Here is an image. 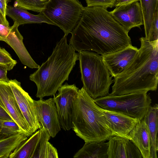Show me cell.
<instances>
[{"label": "cell", "mask_w": 158, "mask_h": 158, "mask_svg": "<svg viewBox=\"0 0 158 158\" xmlns=\"http://www.w3.org/2000/svg\"><path fill=\"white\" fill-rule=\"evenodd\" d=\"M143 18L145 38L150 41L154 19L158 12V0H139Z\"/></svg>", "instance_id": "obj_20"}, {"label": "cell", "mask_w": 158, "mask_h": 158, "mask_svg": "<svg viewBox=\"0 0 158 158\" xmlns=\"http://www.w3.org/2000/svg\"><path fill=\"white\" fill-rule=\"evenodd\" d=\"M78 90L75 84L66 83L59 88L58 93L54 96L60 127L65 131L73 128V102Z\"/></svg>", "instance_id": "obj_8"}, {"label": "cell", "mask_w": 158, "mask_h": 158, "mask_svg": "<svg viewBox=\"0 0 158 158\" xmlns=\"http://www.w3.org/2000/svg\"><path fill=\"white\" fill-rule=\"evenodd\" d=\"M138 1H139V0H116L114 6L116 7Z\"/></svg>", "instance_id": "obj_33"}, {"label": "cell", "mask_w": 158, "mask_h": 158, "mask_svg": "<svg viewBox=\"0 0 158 158\" xmlns=\"http://www.w3.org/2000/svg\"><path fill=\"white\" fill-rule=\"evenodd\" d=\"M6 15L19 26L26 24L41 23L55 25L42 12H39L37 15H34L29 12L27 10L17 6L7 5Z\"/></svg>", "instance_id": "obj_18"}, {"label": "cell", "mask_w": 158, "mask_h": 158, "mask_svg": "<svg viewBox=\"0 0 158 158\" xmlns=\"http://www.w3.org/2000/svg\"><path fill=\"white\" fill-rule=\"evenodd\" d=\"M19 26L16 22L11 27L0 24V37L14 49L23 64L31 69H38L40 65L33 59L23 44V36L18 29Z\"/></svg>", "instance_id": "obj_9"}, {"label": "cell", "mask_w": 158, "mask_h": 158, "mask_svg": "<svg viewBox=\"0 0 158 158\" xmlns=\"http://www.w3.org/2000/svg\"><path fill=\"white\" fill-rule=\"evenodd\" d=\"M99 109L107 122L112 136L129 139V133L140 120L122 113L105 109L100 107Z\"/></svg>", "instance_id": "obj_14"}, {"label": "cell", "mask_w": 158, "mask_h": 158, "mask_svg": "<svg viewBox=\"0 0 158 158\" xmlns=\"http://www.w3.org/2000/svg\"><path fill=\"white\" fill-rule=\"evenodd\" d=\"M69 41L75 51L95 52L101 56L120 50L132 45L126 31L107 9L84 7L77 25Z\"/></svg>", "instance_id": "obj_1"}, {"label": "cell", "mask_w": 158, "mask_h": 158, "mask_svg": "<svg viewBox=\"0 0 158 158\" xmlns=\"http://www.w3.org/2000/svg\"><path fill=\"white\" fill-rule=\"evenodd\" d=\"M0 106L18 125L28 137L32 134L19 107L9 82L0 81Z\"/></svg>", "instance_id": "obj_12"}, {"label": "cell", "mask_w": 158, "mask_h": 158, "mask_svg": "<svg viewBox=\"0 0 158 158\" xmlns=\"http://www.w3.org/2000/svg\"><path fill=\"white\" fill-rule=\"evenodd\" d=\"M78 60V54L68 44L67 36L64 35L56 43L47 60L29 76L37 86L36 97L43 98L55 95L64 81H68Z\"/></svg>", "instance_id": "obj_3"}, {"label": "cell", "mask_w": 158, "mask_h": 158, "mask_svg": "<svg viewBox=\"0 0 158 158\" xmlns=\"http://www.w3.org/2000/svg\"><path fill=\"white\" fill-rule=\"evenodd\" d=\"M20 132L23 133L14 120L0 119V135H12Z\"/></svg>", "instance_id": "obj_26"}, {"label": "cell", "mask_w": 158, "mask_h": 158, "mask_svg": "<svg viewBox=\"0 0 158 158\" xmlns=\"http://www.w3.org/2000/svg\"><path fill=\"white\" fill-rule=\"evenodd\" d=\"M143 119L149 129L151 141V158H157L158 140V105L155 104L149 107Z\"/></svg>", "instance_id": "obj_19"}, {"label": "cell", "mask_w": 158, "mask_h": 158, "mask_svg": "<svg viewBox=\"0 0 158 158\" xmlns=\"http://www.w3.org/2000/svg\"><path fill=\"white\" fill-rule=\"evenodd\" d=\"M15 1L16 2L17 6L27 10L38 12H42L43 11L48 1L42 0H15Z\"/></svg>", "instance_id": "obj_25"}, {"label": "cell", "mask_w": 158, "mask_h": 158, "mask_svg": "<svg viewBox=\"0 0 158 158\" xmlns=\"http://www.w3.org/2000/svg\"><path fill=\"white\" fill-rule=\"evenodd\" d=\"M94 100L101 108L122 113L140 120L143 118L152 103L150 96L145 92L121 95H108Z\"/></svg>", "instance_id": "obj_6"}, {"label": "cell", "mask_w": 158, "mask_h": 158, "mask_svg": "<svg viewBox=\"0 0 158 158\" xmlns=\"http://www.w3.org/2000/svg\"><path fill=\"white\" fill-rule=\"evenodd\" d=\"M21 112L33 134L42 127L35 113L34 100L21 86L20 82L15 79L9 82Z\"/></svg>", "instance_id": "obj_11"}, {"label": "cell", "mask_w": 158, "mask_h": 158, "mask_svg": "<svg viewBox=\"0 0 158 158\" xmlns=\"http://www.w3.org/2000/svg\"><path fill=\"white\" fill-rule=\"evenodd\" d=\"M0 39H1V38H0Z\"/></svg>", "instance_id": "obj_37"}, {"label": "cell", "mask_w": 158, "mask_h": 158, "mask_svg": "<svg viewBox=\"0 0 158 158\" xmlns=\"http://www.w3.org/2000/svg\"><path fill=\"white\" fill-rule=\"evenodd\" d=\"M8 0H0V1L2 2L5 5L7 6Z\"/></svg>", "instance_id": "obj_35"}, {"label": "cell", "mask_w": 158, "mask_h": 158, "mask_svg": "<svg viewBox=\"0 0 158 158\" xmlns=\"http://www.w3.org/2000/svg\"><path fill=\"white\" fill-rule=\"evenodd\" d=\"M58 154L56 148L49 142L48 143L45 158H58Z\"/></svg>", "instance_id": "obj_29"}, {"label": "cell", "mask_w": 158, "mask_h": 158, "mask_svg": "<svg viewBox=\"0 0 158 158\" xmlns=\"http://www.w3.org/2000/svg\"><path fill=\"white\" fill-rule=\"evenodd\" d=\"M84 8L78 0H49L42 12L67 36L79 23Z\"/></svg>", "instance_id": "obj_7"}, {"label": "cell", "mask_w": 158, "mask_h": 158, "mask_svg": "<svg viewBox=\"0 0 158 158\" xmlns=\"http://www.w3.org/2000/svg\"><path fill=\"white\" fill-rule=\"evenodd\" d=\"M87 6H101L107 9L114 6L116 0H85Z\"/></svg>", "instance_id": "obj_28"}, {"label": "cell", "mask_w": 158, "mask_h": 158, "mask_svg": "<svg viewBox=\"0 0 158 158\" xmlns=\"http://www.w3.org/2000/svg\"><path fill=\"white\" fill-rule=\"evenodd\" d=\"M8 69L5 66L0 64V81H3L9 82L10 80L7 77Z\"/></svg>", "instance_id": "obj_31"}, {"label": "cell", "mask_w": 158, "mask_h": 158, "mask_svg": "<svg viewBox=\"0 0 158 158\" xmlns=\"http://www.w3.org/2000/svg\"><path fill=\"white\" fill-rule=\"evenodd\" d=\"M17 63L5 49L0 47V64L6 66L9 71L15 66Z\"/></svg>", "instance_id": "obj_27"}, {"label": "cell", "mask_w": 158, "mask_h": 158, "mask_svg": "<svg viewBox=\"0 0 158 158\" xmlns=\"http://www.w3.org/2000/svg\"><path fill=\"white\" fill-rule=\"evenodd\" d=\"M0 119L13 120L10 116L1 106H0Z\"/></svg>", "instance_id": "obj_32"}, {"label": "cell", "mask_w": 158, "mask_h": 158, "mask_svg": "<svg viewBox=\"0 0 158 158\" xmlns=\"http://www.w3.org/2000/svg\"><path fill=\"white\" fill-rule=\"evenodd\" d=\"M108 143V158H143L138 148L127 139L112 136Z\"/></svg>", "instance_id": "obj_16"}, {"label": "cell", "mask_w": 158, "mask_h": 158, "mask_svg": "<svg viewBox=\"0 0 158 158\" xmlns=\"http://www.w3.org/2000/svg\"><path fill=\"white\" fill-rule=\"evenodd\" d=\"M157 40H158V12H156L155 16L150 41Z\"/></svg>", "instance_id": "obj_30"}, {"label": "cell", "mask_w": 158, "mask_h": 158, "mask_svg": "<svg viewBox=\"0 0 158 158\" xmlns=\"http://www.w3.org/2000/svg\"><path fill=\"white\" fill-rule=\"evenodd\" d=\"M39 130L40 136L31 158H45L47 144L51 136L44 127Z\"/></svg>", "instance_id": "obj_24"}, {"label": "cell", "mask_w": 158, "mask_h": 158, "mask_svg": "<svg viewBox=\"0 0 158 158\" xmlns=\"http://www.w3.org/2000/svg\"><path fill=\"white\" fill-rule=\"evenodd\" d=\"M99 107L83 87L79 89L73 102L72 129L85 142L105 141L112 136Z\"/></svg>", "instance_id": "obj_4"}, {"label": "cell", "mask_w": 158, "mask_h": 158, "mask_svg": "<svg viewBox=\"0 0 158 158\" xmlns=\"http://www.w3.org/2000/svg\"><path fill=\"white\" fill-rule=\"evenodd\" d=\"M137 55L125 69L114 77L111 96L154 91L158 82V40L139 39Z\"/></svg>", "instance_id": "obj_2"}, {"label": "cell", "mask_w": 158, "mask_h": 158, "mask_svg": "<svg viewBox=\"0 0 158 158\" xmlns=\"http://www.w3.org/2000/svg\"><path fill=\"white\" fill-rule=\"evenodd\" d=\"M140 151L143 158H151V141L148 126L143 119L139 121L128 135Z\"/></svg>", "instance_id": "obj_17"}, {"label": "cell", "mask_w": 158, "mask_h": 158, "mask_svg": "<svg viewBox=\"0 0 158 158\" xmlns=\"http://www.w3.org/2000/svg\"><path fill=\"white\" fill-rule=\"evenodd\" d=\"M37 118L42 126L47 129L50 136L55 137L61 130L56 106L53 98L34 100Z\"/></svg>", "instance_id": "obj_10"}, {"label": "cell", "mask_w": 158, "mask_h": 158, "mask_svg": "<svg viewBox=\"0 0 158 158\" xmlns=\"http://www.w3.org/2000/svg\"><path fill=\"white\" fill-rule=\"evenodd\" d=\"M83 87L93 99L107 96L113 80L101 55L89 51L78 52Z\"/></svg>", "instance_id": "obj_5"}, {"label": "cell", "mask_w": 158, "mask_h": 158, "mask_svg": "<svg viewBox=\"0 0 158 158\" xmlns=\"http://www.w3.org/2000/svg\"><path fill=\"white\" fill-rule=\"evenodd\" d=\"M28 137L23 132L12 135H0V158H9L11 153Z\"/></svg>", "instance_id": "obj_22"}, {"label": "cell", "mask_w": 158, "mask_h": 158, "mask_svg": "<svg viewBox=\"0 0 158 158\" xmlns=\"http://www.w3.org/2000/svg\"><path fill=\"white\" fill-rule=\"evenodd\" d=\"M108 143L104 141L85 142L74 155V158H108Z\"/></svg>", "instance_id": "obj_21"}, {"label": "cell", "mask_w": 158, "mask_h": 158, "mask_svg": "<svg viewBox=\"0 0 158 158\" xmlns=\"http://www.w3.org/2000/svg\"><path fill=\"white\" fill-rule=\"evenodd\" d=\"M40 135L39 129L22 142L10 154L9 158H31Z\"/></svg>", "instance_id": "obj_23"}, {"label": "cell", "mask_w": 158, "mask_h": 158, "mask_svg": "<svg viewBox=\"0 0 158 158\" xmlns=\"http://www.w3.org/2000/svg\"><path fill=\"white\" fill-rule=\"evenodd\" d=\"M110 13L114 19L127 31L143 25V18L139 2L135 1L115 7Z\"/></svg>", "instance_id": "obj_13"}, {"label": "cell", "mask_w": 158, "mask_h": 158, "mask_svg": "<svg viewBox=\"0 0 158 158\" xmlns=\"http://www.w3.org/2000/svg\"><path fill=\"white\" fill-rule=\"evenodd\" d=\"M0 23L9 26V23L7 20L6 18H5L0 11Z\"/></svg>", "instance_id": "obj_34"}, {"label": "cell", "mask_w": 158, "mask_h": 158, "mask_svg": "<svg viewBox=\"0 0 158 158\" xmlns=\"http://www.w3.org/2000/svg\"><path fill=\"white\" fill-rule=\"evenodd\" d=\"M43 1H48V0H42Z\"/></svg>", "instance_id": "obj_36"}, {"label": "cell", "mask_w": 158, "mask_h": 158, "mask_svg": "<svg viewBox=\"0 0 158 158\" xmlns=\"http://www.w3.org/2000/svg\"><path fill=\"white\" fill-rule=\"evenodd\" d=\"M139 48L132 45L120 50L102 56L103 61L113 77L123 72L134 59Z\"/></svg>", "instance_id": "obj_15"}]
</instances>
